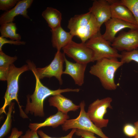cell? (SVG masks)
<instances>
[{"label":"cell","mask_w":138,"mask_h":138,"mask_svg":"<svg viewBox=\"0 0 138 138\" xmlns=\"http://www.w3.org/2000/svg\"><path fill=\"white\" fill-rule=\"evenodd\" d=\"M29 66L30 70L33 74L36 79L34 91L31 95L27 96V103L25 112L26 114L30 113L36 117H43L44 116L43 104L45 99L50 96L61 94L69 92H78L79 88H67L56 90H52L43 85L40 81L35 70L36 66L35 64L30 60L27 62Z\"/></svg>","instance_id":"6da1fadb"},{"label":"cell","mask_w":138,"mask_h":138,"mask_svg":"<svg viewBox=\"0 0 138 138\" xmlns=\"http://www.w3.org/2000/svg\"><path fill=\"white\" fill-rule=\"evenodd\" d=\"M123 64L117 58H104L96 61V64L90 67L89 72L99 78L105 89L114 90L117 86L114 82L115 74Z\"/></svg>","instance_id":"7a4b0ae2"},{"label":"cell","mask_w":138,"mask_h":138,"mask_svg":"<svg viewBox=\"0 0 138 138\" xmlns=\"http://www.w3.org/2000/svg\"><path fill=\"white\" fill-rule=\"evenodd\" d=\"M30 70L28 64H25L20 67H17L13 64L9 67L6 80L7 87L4 98V102L0 109V113L6 114L5 109L10 103L12 100H15L18 103L21 116L24 118H28L19 104L18 98L19 89L18 80L20 75L25 72Z\"/></svg>","instance_id":"3957f363"},{"label":"cell","mask_w":138,"mask_h":138,"mask_svg":"<svg viewBox=\"0 0 138 138\" xmlns=\"http://www.w3.org/2000/svg\"><path fill=\"white\" fill-rule=\"evenodd\" d=\"M85 43L93 51L94 62L104 58L118 59L121 57V54L111 46L110 43L103 38L100 31Z\"/></svg>","instance_id":"277c9868"},{"label":"cell","mask_w":138,"mask_h":138,"mask_svg":"<svg viewBox=\"0 0 138 138\" xmlns=\"http://www.w3.org/2000/svg\"><path fill=\"white\" fill-rule=\"evenodd\" d=\"M79 105L80 111L79 115L75 119L67 120L62 125L63 130L66 131L70 129H79L93 132L102 138H109L104 133L101 129L97 127L90 119L85 110V101H81Z\"/></svg>","instance_id":"5b68a950"},{"label":"cell","mask_w":138,"mask_h":138,"mask_svg":"<svg viewBox=\"0 0 138 138\" xmlns=\"http://www.w3.org/2000/svg\"><path fill=\"white\" fill-rule=\"evenodd\" d=\"M112 98L109 97L102 99H97L89 106L87 114L91 121L98 128L101 129L106 127L109 122L104 116L109 108L112 109L111 103Z\"/></svg>","instance_id":"8992f818"},{"label":"cell","mask_w":138,"mask_h":138,"mask_svg":"<svg viewBox=\"0 0 138 138\" xmlns=\"http://www.w3.org/2000/svg\"><path fill=\"white\" fill-rule=\"evenodd\" d=\"M65 54L60 51H57L51 63L42 68L35 67L36 73L40 79L45 77H55L60 85L63 84L62 75L63 74V65L65 62Z\"/></svg>","instance_id":"52a82bcc"},{"label":"cell","mask_w":138,"mask_h":138,"mask_svg":"<svg viewBox=\"0 0 138 138\" xmlns=\"http://www.w3.org/2000/svg\"><path fill=\"white\" fill-rule=\"evenodd\" d=\"M62 49L65 54L76 62L87 64L94 62L93 52L85 43H77L72 40Z\"/></svg>","instance_id":"ba28073f"},{"label":"cell","mask_w":138,"mask_h":138,"mask_svg":"<svg viewBox=\"0 0 138 138\" xmlns=\"http://www.w3.org/2000/svg\"><path fill=\"white\" fill-rule=\"evenodd\" d=\"M117 51L129 52L138 49V29L123 31L116 37L111 44Z\"/></svg>","instance_id":"9c48e42d"},{"label":"cell","mask_w":138,"mask_h":138,"mask_svg":"<svg viewBox=\"0 0 138 138\" xmlns=\"http://www.w3.org/2000/svg\"><path fill=\"white\" fill-rule=\"evenodd\" d=\"M105 24L106 30L102 36L110 43L113 42L117 33L124 29H138V27L136 25L115 18H111Z\"/></svg>","instance_id":"30bf717a"},{"label":"cell","mask_w":138,"mask_h":138,"mask_svg":"<svg viewBox=\"0 0 138 138\" xmlns=\"http://www.w3.org/2000/svg\"><path fill=\"white\" fill-rule=\"evenodd\" d=\"M33 2V0H19L13 8L1 14L0 17V25L13 22L15 20V17L19 15L30 19L27 15V9L30 7Z\"/></svg>","instance_id":"8fae6325"},{"label":"cell","mask_w":138,"mask_h":138,"mask_svg":"<svg viewBox=\"0 0 138 138\" xmlns=\"http://www.w3.org/2000/svg\"><path fill=\"white\" fill-rule=\"evenodd\" d=\"M89 10L94 17L100 29L103 24L111 18L110 5L108 0L94 1Z\"/></svg>","instance_id":"7c38bea8"},{"label":"cell","mask_w":138,"mask_h":138,"mask_svg":"<svg viewBox=\"0 0 138 138\" xmlns=\"http://www.w3.org/2000/svg\"><path fill=\"white\" fill-rule=\"evenodd\" d=\"M108 1L110 5L111 18L119 19L137 26L131 11L126 6L122 4L120 1Z\"/></svg>","instance_id":"4fadbf2b"},{"label":"cell","mask_w":138,"mask_h":138,"mask_svg":"<svg viewBox=\"0 0 138 138\" xmlns=\"http://www.w3.org/2000/svg\"><path fill=\"white\" fill-rule=\"evenodd\" d=\"M65 69L63 74L70 76L75 84L82 86L84 83V73L87 64L78 62L74 63L65 58Z\"/></svg>","instance_id":"5bb4252c"},{"label":"cell","mask_w":138,"mask_h":138,"mask_svg":"<svg viewBox=\"0 0 138 138\" xmlns=\"http://www.w3.org/2000/svg\"><path fill=\"white\" fill-rule=\"evenodd\" d=\"M51 106L56 107L58 111L67 114L69 111H75L80 108V106L74 104L72 100L61 94L52 96L49 99Z\"/></svg>","instance_id":"9a60e30c"},{"label":"cell","mask_w":138,"mask_h":138,"mask_svg":"<svg viewBox=\"0 0 138 138\" xmlns=\"http://www.w3.org/2000/svg\"><path fill=\"white\" fill-rule=\"evenodd\" d=\"M92 14L89 12L75 15L69 19L67 28L73 36H77L86 27L91 18Z\"/></svg>","instance_id":"2e32d148"},{"label":"cell","mask_w":138,"mask_h":138,"mask_svg":"<svg viewBox=\"0 0 138 138\" xmlns=\"http://www.w3.org/2000/svg\"><path fill=\"white\" fill-rule=\"evenodd\" d=\"M69 118L67 114L58 111L55 114L50 116L42 123H30L29 127L31 130L36 131H37L39 128L45 126H51L55 128L63 124Z\"/></svg>","instance_id":"e0dca14e"},{"label":"cell","mask_w":138,"mask_h":138,"mask_svg":"<svg viewBox=\"0 0 138 138\" xmlns=\"http://www.w3.org/2000/svg\"><path fill=\"white\" fill-rule=\"evenodd\" d=\"M52 33L51 42L53 47L57 51H60L67 45L74 37L69 32L65 31L60 26L54 30H51Z\"/></svg>","instance_id":"ac0fdd59"},{"label":"cell","mask_w":138,"mask_h":138,"mask_svg":"<svg viewBox=\"0 0 138 138\" xmlns=\"http://www.w3.org/2000/svg\"><path fill=\"white\" fill-rule=\"evenodd\" d=\"M42 16L51 30L55 29L61 26L62 14L56 9L48 7L42 12Z\"/></svg>","instance_id":"d6986e66"},{"label":"cell","mask_w":138,"mask_h":138,"mask_svg":"<svg viewBox=\"0 0 138 138\" xmlns=\"http://www.w3.org/2000/svg\"><path fill=\"white\" fill-rule=\"evenodd\" d=\"M100 30L95 18L92 14L89 23L77 36L80 39L82 43H85L87 41L100 31Z\"/></svg>","instance_id":"ffe728a7"},{"label":"cell","mask_w":138,"mask_h":138,"mask_svg":"<svg viewBox=\"0 0 138 138\" xmlns=\"http://www.w3.org/2000/svg\"><path fill=\"white\" fill-rule=\"evenodd\" d=\"M1 25V36L4 38H9L11 40L14 41L20 40L21 36L16 33L17 29L15 23L12 22L3 24Z\"/></svg>","instance_id":"44dd1931"},{"label":"cell","mask_w":138,"mask_h":138,"mask_svg":"<svg viewBox=\"0 0 138 138\" xmlns=\"http://www.w3.org/2000/svg\"><path fill=\"white\" fill-rule=\"evenodd\" d=\"M15 103L11 102L9 105L8 112L6 119L0 129V138H3L10 130L12 122V114L14 108Z\"/></svg>","instance_id":"7402d4cb"},{"label":"cell","mask_w":138,"mask_h":138,"mask_svg":"<svg viewBox=\"0 0 138 138\" xmlns=\"http://www.w3.org/2000/svg\"><path fill=\"white\" fill-rule=\"evenodd\" d=\"M120 1L131 11L138 27V0H121Z\"/></svg>","instance_id":"603a6c76"},{"label":"cell","mask_w":138,"mask_h":138,"mask_svg":"<svg viewBox=\"0 0 138 138\" xmlns=\"http://www.w3.org/2000/svg\"><path fill=\"white\" fill-rule=\"evenodd\" d=\"M121 61L124 64L129 63L132 61L138 63V50L128 52L123 51L121 54Z\"/></svg>","instance_id":"cb8c5ba5"},{"label":"cell","mask_w":138,"mask_h":138,"mask_svg":"<svg viewBox=\"0 0 138 138\" xmlns=\"http://www.w3.org/2000/svg\"><path fill=\"white\" fill-rule=\"evenodd\" d=\"M17 59L16 56H10L6 55L2 50L0 51V67L9 68Z\"/></svg>","instance_id":"d4e9b609"},{"label":"cell","mask_w":138,"mask_h":138,"mask_svg":"<svg viewBox=\"0 0 138 138\" xmlns=\"http://www.w3.org/2000/svg\"><path fill=\"white\" fill-rule=\"evenodd\" d=\"M19 1L18 0H0V10L8 11L14 7Z\"/></svg>","instance_id":"484cf974"},{"label":"cell","mask_w":138,"mask_h":138,"mask_svg":"<svg viewBox=\"0 0 138 138\" xmlns=\"http://www.w3.org/2000/svg\"><path fill=\"white\" fill-rule=\"evenodd\" d=\"M123 131L126 135L130 137L135 136L136 133L134 126L130 124L125 125L123 128Z\"/></svg>","instance_id":"4316f807"},{"label":"cell","mask_w":138,"mask_h":138,"mask_svg":"<svg viewBox=\"0 0 138 138\" xmlns=\"http://www.w3.org/2000/svg\"><path fill=\"white\" fill-rule=\"evenodd\" d=\"M26 43V42L24 41H14L12 40H8L5 38L1 36L0 37V51L2 50V47L4 44L6 43L19 45H24Z\"/></svg>","instance_id":"83f0119b"},{"label":"cell","mask_w":138,"mask_h":138,"mask_svg":"<svg viewBox=\"0 0 138 138\" xmlns=\"http://www.w3.org/2000/svg\"><path fill=\"white\" fill-rule=\"evenodd\" d=\"M75 133L76 135L83 138H98L94 136V133L91 132L76 129Z\"/></svg>","instance_id":"f1b7e54d"},{"label":"cell","mask_w":138,"mask_h":138,"mask_svg":"<svg viewBox=\"0 0 138 138\" xmlns=\"http://www.w3.org/2000/svg\"><path fill=\"white\" fill-rule=\"evenodd\" d=\"M76 129H72L71 131L67 135L61 137H52L48 135L42 131L39 130L37 131V133L41 138H72V137L76 131Z\"/></svg>","instance_id":"f546056e"},{"label":"cell","mask_w":138,"mask_h":138,"mask_svg":"<svg viewBox=\"0 0 138 138\" xmlns=\"http://www.w3.org/2000/svg\"><path fill=\"white\" fill-rule=\"evenodd\" d=\"M37 131L28 130L24 135H21L20 138H39L37 134Z\"/></svg>","instance_id":"4dcf8cb0"},{"label":"cell","mask_w":138,"mask_h":138,"mask_svg":"<svg viewBox=\"0 0 138 138\" xmlns=\"http://www.w3.org/2000/svg\"><path fill=\"white\" fill-rule=\"evenodd\" d=\"M9 68L0 67V80L1 81L6 80Z\"/></svg>","instance_id":"1f68e13d"},{"label":"cell","mask_w":138,"mask_h":138,"mask_svg":"<svg viewBox=\"0 0 138 138\" xmlns=\"http://www.w3.org/2000/svg\"><path fill=\"white\" fill-rule=\"evenodd\" d=\"M22 134V131H19L17 128H14L12 129L11 134L8 138H18Z\"/></svg>","instance_id":"d6a6232c"},{"label":"cell","mask_w":138,"mask_h":138,"mask_svg":"<svg viewBox=\"0 0 138 138\" xmlns=\"http://www.w3.org/2000/svg\"><path fill=\"white\" fill-rule=\"evenodd\" d=\"M134 126L136 130V133L135 136L138 137V121L135 122L134 123Z\"/></svg>","instance_id":"836d02e7"},{"label":"cell","mask_w":138,"mask_h":138,"mask_svg":"<svg viewBox=\"0 0 138 138\" xmlns=\"http://www.w3.org/2000/svg\"><path fill=\"white\" fill-rule=\"evenodd\" d=\"M133 138H138V137H137L136 136H134Z\"/></svg>","instance_id":"e575fe53"},{"label":"cell","mask_w":138,"mask_h":138,"mask_svg":"<svg viewBox=\"0 0 138 138\" xmlns=\"http://www.w3.org/2000/svg\"></svg>","instance_id":"d590c367"}]
</instances>
